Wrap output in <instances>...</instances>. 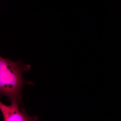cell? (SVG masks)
Here are the masks:
<instances>
[{"label": "cell", "instance_id": "1", "mask_svg": "<svg viewBox=\"0 0 121 121\" xmlns=\"http://www.w3.org/2000/svg\"><path fill=\"white\" fill-rule=\"evenodd\" d=\"M30 65H24L20 60L14 62L0 57V94L7 96L12 102L21 104L22 88L26 84L33 85L24 79L23 73L31 69Z\"/></svg>", "mask_w": 121, "mask_h": 121}, {"label": "cell", "instance_id": "2", "mask_svg": "<svg viewBox=\"0 0 121 121\" xmlns=\"http://www.w3.org/2000/svg\"><path fill=\"white\" fill-rule=\"evenodd\" d=\"M17 102H12L10 105H7L0 102V109L4 121H39L37 116L31 117L26 112L23 107Z\"/></svg>", "mask_w": 121, "mask_h": 121}]
</instances>
